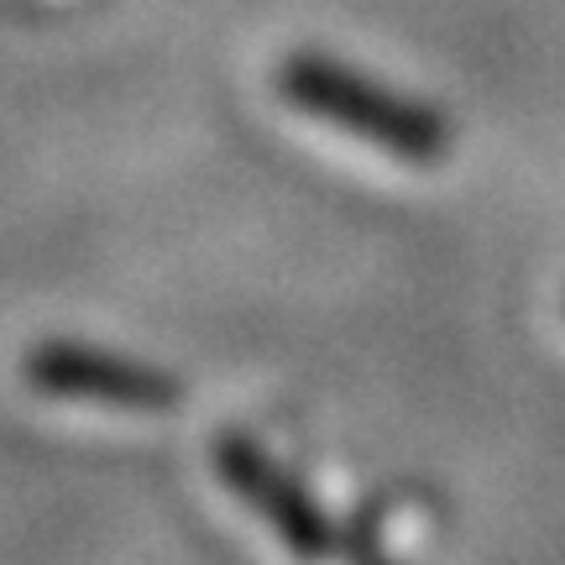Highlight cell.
I'll return each instance as SVG.
<instances>
[{"label":"cell","instance_id":"obj_1","mask_svg":"<svg viewBox=\"0 0 565 565\" xmlns=\"http://www.w3.org/2000/svg\"><path fill=\"white\" fill-rule=\"evenodd\" d=\"M278 89L294 110L335 126L345 137L372 141L377 152L398 162H440L450 147V131L435 110H424V105L404 100V95H393V89L362 79L330 58H309V53L282 58Z\"/></svg>","mask_w":565,"mask_h":565},{"label":"cell","instance_id":"obj_2","mask_svg":"<svg viewBox=\"0 0 565 565\" xmlns=\"http://www.w3.org/2000/svg\"><path fill=\"white\" fill-rule=\"evenodd\" d=\"M26 377L68 404H95V408H121V414H168L179 404V383L162 377L152 366L116 362L89 345H38L26 356Z\"/></svg>","mask_w":565,"mask_h":565},{"label":"cell","instance_id":"obj_3","mask_svg":"<svg viewBox=\"0 0 565 565\" xmlns=\"http://www.w3.org/2000/svg\"><path fill=\"white\" fill-rule=\"evenodd\" d=\"M215 461H221L225 487H231L252 513H263V524L273 529L288 550H299V555H324V550H330V524H324V513L315 508V498H309L303 487L288 482L252 440H225L221 450H215Z\"/></svg>","mask_w":565,"mask_h":565}]
</instances>
